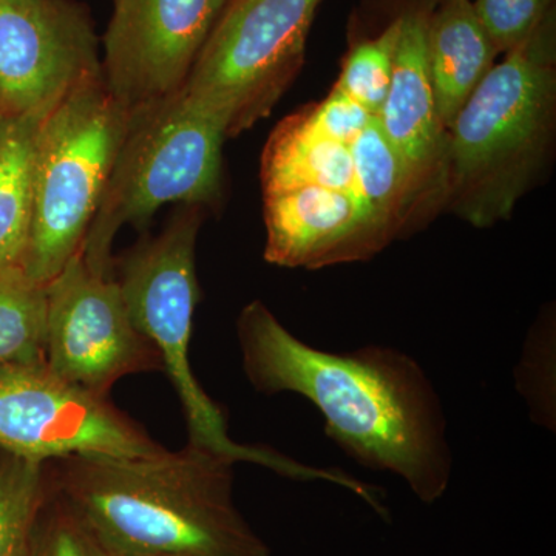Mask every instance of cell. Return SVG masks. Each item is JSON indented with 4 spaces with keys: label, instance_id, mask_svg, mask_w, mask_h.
Returning <instances> with one entry per match:
<instances>
[{
    "label": "cell",
    "instance_id": "1",
    "mask_svg": "<svg viewBox=\"0 0 556 556\" xmlns=\"http://www.w3.org/2000/svg\"><path fill=\"white\" fill-rule=\"evenodd\" d=\"M237 338L244 375L258 393L305 397L324 416L327 437L362 467L401 478L422 503L445 495L453 477L447 417L416 358L380 345L318 350L260 300L241 311Z\"/></svg>",
    "mask_w": 556,
    "mask_h": 556
},
{
    "label": "cell",
    "instance_id": "2",
    "mask_svg": "<svg viewBox=\"0 0 556 556\" xmlns=\"http://www.w3.org/2000/svg\"><path fill=\"white\" fill-rule=\"evenodd\" d=\"M233 466L188 444L159 456H67L47 471L112 556H270L233 503Z\"/></svg>",
    "mask_w": 556,
    "mask_h": 556
},
{
    "label": "cell",
    "instance_id": "3",
    "mask_svg": "<svg viewBox=\"0 0 556 556\" xmlns=\"http://www.w3.org/2000/svg\"><path fill=\"white\" fill-rule=\"evenodd\" d=\"M556 121L555 11L495 62L445 139L439 200L475 228L511 217L551 155Z\"/></svg>",
    "mask_w": 556,
    "mask_h": 556
},
{
    "label": "cell",
    "instance_id": "4",
    "mask_svg": "<svg viewBox=\"0 0 556 556\" xmlns=\"http://www.w3.org/2000/svg\"><path fill=\"white\" fill-rule=\"evenodd\" d=\"M201 223L203 207L182 206L159 236L139 241L113 263L131 321L159 350L163 371L181 402L188 444L236 464H258L283 477L329 481L331 471L305 466L270 448L233 441L225 413L193 375L189 351L193 314L200 302L195 247Z\"/></svg>",
    "mask_w": 556,
    "mask_h": 556
},
{
    "label": "cell",
    "instance_id": "5",
    "mask_svg": "<svg viewBox=\"0 0 556 556\" xmlns=\"http://www.w3.org/2000/svg\"><path fill=\"white\" fill-rule=\"evenodd\" d=\"M222 126L182 90L131 110L97 215L80 248L89 268L113 276V241L142 228L164 204L212 206L222 197Z\"/></svg>",
    "mask_w": 556,
    "mask_h": 556
},
{
    "label": "cell",
    "instance_id": "6",
    "mask_svg": "<svg viewBox=\"0 0 556 556\" xmlns=\"http://www.w3.org/2000/svg\"><path fill=\"white\" fill-rule=\"evenodd\" d=\"M130 113L100 75L80 84L40 121L30 239L21 265L31 280L49 285L83 248Z\"/></svg>",
    "mask_w": 556,
    "mask_h": 556
},
{
    "label": "cell",
    "instance_id": "7",
    "mask_svg": "<svg viewBox=\"0 0 556 556\" xmlns=\"http://www.w3.org/2000/svg\"><path fill=\"white\" fill-rule=\"evenodd\" d=\"M321 0H228L182 86L190 104L237 137L291 86Z\"/></svg>",
    "mask_w": 556,
    "mask_h": 556
},
{
    "label": "cell",
    "instance_id": "8",
    "mask_svg": "<svg viewBox=\"0 0 556 556\" xmlns=\"http://www.w3.org/2000/svg\"><path fill=\"white\" fill-rule=\"evenodd\" d=\"M0 448L39 463L167 452L110 397L65 382L46 361L0 365Z\"/></svg>",
    "mask_w": 556,
    "mask_h": 556
},
{
    "label": "cell",
    "instance_id": "9",
    "mask_svg": "<svg viewBox=\"0 0 556 556\" xmlns=\"http://www.w3.org/2000/svg\"><path fill=\"white\" fill-rule=\"evenodd\" d=\"M43 361L65 382L101 397L126 376L163 371L159 350L131 321L115 274L89 268L80 252L47 285Z\"/></svg>",
    "mask_w": 556,
    "mask_h": 556
},
{
    "label": "cell",
    "instance_id": "10",
    "mask_svg": "<svg viewBox=\"0 0 556 556\" xmlns=\"http://www.w3.org/2000/svg\"><path fill=\"white\" fill-rule=\"evenodd\" d=\"M102 75L89 10L75 0H0V115L47 116Z\"/></svg>",
    "mask_w": 556,
    "mask_h": 556
},
{
    "label": "cell",
    "instance_id": "11",
    "mask_svg": "<svg viewBox=\"0 0 556 556\" xmlns=\"http://www.w3.org/2000/svg\"><path fill=\"white\" fill-rule=\"evenodd\" d=\"M228 0H115L102 76L135 110L177 93Z\"/></svg>",
    "mask_w": 556,
    "mask_h": 556
},
{
    "label": "cell",
    "instance_id": "12",
    "mask_svg": "<svg viewBox=\"0 0 556 556\" xmlns=\"http://www.w3.org/2000/svg\"><path fill=\"white\" fill-rule=\"evenodd\" d=\"M265 260L321 269L368 260L396 237L356 190L305 186L265 195Z\"/></svg>",
    "mask_w": 556,
    "mask_h": 556
},
{
    "label": "cell",
    "instance_id": "13",
    "mask_svg": "<svg viewBox=\"0 0 556 556\" xmlns=\"http://www.w3.org/2000/svg\"><path fill=\"white\" fill-rule=\"evenodd\" d=\"M434 7L419 0L399 16L393 75L376 118L407 167L419 204L439 200L447 131L439 119L427 58V25Z\"/></svg>",
    "mask_w": 556,
    "mask_h": 556
},
{
    "label": "cell",
    "instance_id": "14",
    "mask_svg": "<svg viewBox=\"0 0 556 556\" xmlns=\"http://www.w3.org/2000/svg\"><path fill=\"white\" fill-rule=\"evenodd\" d=\"M497 54L471 0H441L431 10L427 25L428 72L445 131L495 65Z\"/></svg>",
    "mask_w": 556,
    "mask_h": 556
},
{
    "label": "cell",
    "instance_id": "15",
    "mask_svg": "<svg viewBox=\"0 0 556 556\" xmlns=\"http://www.w3.org/2000/svg\"><path fill=\"white\" fill-rule=\"evenodd\" d=\"M262 186L265 195L305 186L356 190L350 146L316 134L302 110L270 134L263 150Z\"/></svg>",
    "mask_w": 556,
    "mask_h": 556
},
{
    "label": "cell",
    "instance_id": "16",
    "mask_svg": "<svg viewBox=\"0 0 556 556\" xmlns=\"http://www.w3.org/2000/svg\"><path fill=\"white\" fill-rule=\"evenodd\" d=\"M43 118L0 115V270L21 268L27 251L36 137Z\"/></svg>",
    "mask_w": 556,
    "mask_h": 556
},
{
    "label": "cell",
    "instance_id": "17",
    "mask_svg": "<svg viewBox=\"0 0 556 556\" xmlns=\"http://www.w3.org/2000/svg\"><path fill=\"white\" fill-rule=\"evenodd\" d=\"M357 195L399 237L419 206L404 161L383 134L378 118L350 146Z\"/></svg>",
    "mask_w": 556,
    "mask_h": 556
},
{
    "label": "cell",
    "instance_id": "18",
    "mask_svg": "<svg viewBox=\"0 0 556 556\" xmlns=\"http://www.w3.org/2000/svg\"><path fill=\"white\" fill-rule=\"evenodd\" d=\"M47 285L22 268L0 270V365L46 357Z\"/></svg>",
    "mask_w": 556,
    "mask_h": 556
},
{
    "label": "cell",
    "instance_id": "19",
    "mask_svg": "<svg viewBox=\"0 0 556 556\" xmlns=\"http://www.w3.org/2000/svg\"><path fill=\"white\" fill-rule=\"evenodd\" d=\"M47 489V463L0 448V556H30L33 527Z\"/></svg>",
    "mask_w": 556,
    "mask_h": 556
},
{
    "label": "cell",
    "instance_id": "20",
    "mask_svg": "<svg viewBox=\"0 0 556 556\" xmlns=\"http://www.w3.org/2000/svg\"><path fill=\"white\" fill-rule=\"evenodd\" d=\"M399 17L376 39L362 40L345 58L336 87L356 101L372 116H378L393 75Z\"/></svg>",
    "mask_w": 556,
    "mask_h": 556
},
{
    "label": "cell",
    "instance_id": "21",
    "mask_svg": "<svg viewBox=\"0 0 556 556\" xmlns=\"http://www.w3.org/2000/svg\"><path fill=\"white\" fill-rule=\"evenodd\" d=\"M30 556L112 555L68 504L54 493L49 481L33 527Z\"/></svg>",
    "mask_w": 556,
    "mask_h": 556
},
{
    "label": "cell",
    "instance_id": "22",
    "mask_svg": "<svg viewBox=\"0 0 556 556\" xmlns=\"http://www.w3.org/2000/svg\"><path fill=\"white\" fill-rule=\"evenodd\" d=\"M517 386L533 422L555 430V332H551V324L530 332L517 371Z\"/></svg>",
    "mask_w": 556,
    "mask_h": 556
},
{
    "label": "cell",
    "instance_id": "23",
    "mask_svg": "<svg viewBox=\"0 0 556 556\" xmlns=\"http://www.w3.org/2000/svg\"><path fill=\"white\" fill-rule=\"evenodd\" d=\"M497 53L525 42L555 11V0H471Z\"/></svg>",
    "mask_w": 556,
    "mask_h": 556
},
{
    "label": "cell",
    "instance_id": "24",
    "mask_svg": "<svg viewBox=\"0 0 556 556\" xmlns=\"http://www.w3.org/2000/svg\"><path fill=\"white\" fill-rule=\"evenodd\" d=\"M311 129L340 144L351 146L376 116L346 97L338 87L314 108L303 110Z\"/></svg>",
    "mask_w": 556,
    "mask_h": 556
},
{
    "label": "cell",
    "instance_id": "25",
    "mask_svg": "<svg viewBox=\"0 0 556 556\" xmlns=\"http://www.w3.org/2000/svg\"><path fill=\"white\" fill-rule=\"evenodd\" d=\"M424 2L430 3V5H437V3L441 2V0H424Z\"/></svg>",
    "mask_w": 556,
    "mask_h": 556
},
{
    "label": "cell",
    "instance_id": "26",
    "mask_svg": "<svg viewBox=\"0 0 556 556\" xmlns=\"http://www.w3.org/2000/svg\"><path fill=\"white\" fill-rule=\"evenodd\" d=\"M20 2H31V0H20Z\"/></svg>",
    "mask_w": 556,
    "mask_h": 556
},
{
    "label": "cell",
    "instance_id": "27",
    "mask_svg": "<svg viewBox=\"0 0 556 556\" xmlns=\"http://www.w3.org/2000/svg\"><path fill=\"white\" fill-rule=\"evenodd\" d=\"M167 556H174V555H167Z\"/></svg>",
    "mask_w": 556,
    "mask_h": 556
}]
</instances>
